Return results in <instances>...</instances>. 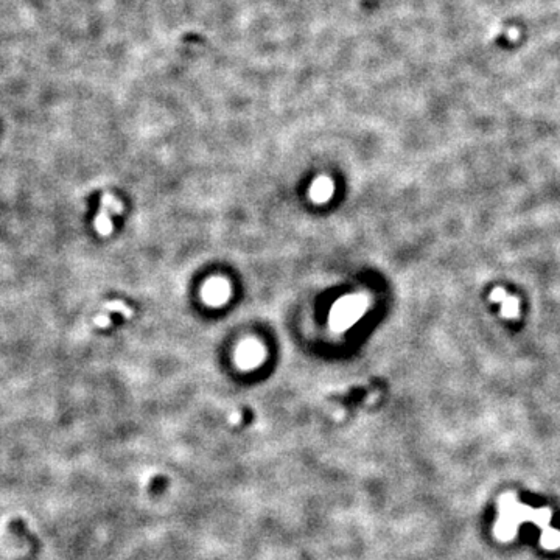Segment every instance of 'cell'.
<instances>
[{
  "mask_svg": "<svg viewBox=\"0 0 560 560\" xmlns=\"http://www.w3.org/2000/svg\"><path fill=\"white\" fill-rule=\"evenodd\" d=\"M101 206H104V207H106L110 213H117V215H120V213L123 212V206H122V202H120V201H117L114 196L109 195V193L103 195V198H101Z\"/></svg>",
  "mask_w": 560,
  "mask_h": 560,
  "instance_id": "ba28073f",
  "label": "cell"
},
{
  "mask_svg": "<svg viewBox=\"0 0 560 560\" xmlns=\"http://www.w3.org/2000/svg\"><path fill=\"white\" fill-rule=\"evenodd\" d=\"M94 325L95 327H100V328H106V327H109L110 325V318H109V314H98V316H95V319H94Z\"/></svg>",
  "mask_w": 560,
  "mask_h": 560,
  "instance_id": "9c48e42d",
  "label": "cell"
},
{
  "mask_svg": "<svg viewBox=\"0 0 560 560\" xmlns=\"http://www.w3.org/2000/svg\"><path fill=\"white\" fill-rule=\"evenodd\" d=\"M229 297V287L228 284L221 278L212 280L204 288V301L212 305H219L226 302Z\"/></svg>",
  "mask_w": 560,
  "mask_h": 560,
  "instance_id": "7a4b0ae2",
  "label": "cell"
},
{
  "mask_svg": "<svg viewBox=\"0 0 560 560\" xmlns=\"http://www.w3.org/2000/svg\"><path fill=\"white\" fill-rule=\"evenodd\" d=\"M103 310H104V311H107V313H120V314H123L126 319H131V318H133V310H131L126 304H123L122 301L106 302V304L103 305Z\"/></svg>",
  "mask_w": 560,
  "mask_h": 560,
  "instance_id": "8992f818",
  "label": "cell"
},
{
  "mask_svg": "<svg viewBox=\"0 0 560 560\" xmlns=\"http://www.w3.org/2000/svg\"><path fill=\"white\" fill-rule=\"evenodd\" d=\"M542 545L546 548V549H554L560 545V532L555 531V529H549V528H545L543 531V535H542Z\"/></svg>",
  "mask_w": 560,
  "mask_h": 560,
  "instance_id": "52a82bcc",
  "label": "cell"
},
{
  "mask_svg": "<svg viewBox=\"0 0 560 560\" xmlns=\"http://www.w3.org/2000/svg\"><path fill=\"white\" fill-rule=\"evenodd\" d=\"M364 305L361 304L360 297H346L340 305L334 307V313L331 318L333 324H338L336 328L343 330L347 325H352V322L363 314Z\"/></svg>",
  "mask_w": 560,
  "mask_h": 560,
  "instance_id": "6da1fadb",
  "label": "cell"
},
{
  "mask_svg": "<svg viewBox=\"0 0 560 560\" xmlns=\"http://www.w3.org/2000/svg\"><path fill=\"white\" fill-rule=\"evenodd\" d=\"M109 215H110V212L104 206H100V210H98V213L95 216V221H94L95 231L103 237H107L109 234H112V231H114V224H112Z\"/></svg>",
  "mask_w": 560,
  "mask_h": 560,
  "instance_id": "277c9868",
  "label": "cell"
},
{
  "mask_svg": "<svg viewBox=\"0 0 560 560\" xmlns=\"http://www.w3.org/2000/svg\"><path fill=\"white\" fill-rule=\"evenodd\" d=\"M331 190H333L331 184L327 179L321 178L314 182V185L311 189V196L316 202H321V201H325L331 195Z\"/></svg>",
  "mask_w": 560,
  "mask_h": 560,
  "instance_id": "5b68a950",
  "label": "cell"
},
{
  "mask_svg": "<svg viewBox=\"0 0 560 560\" xmlns=\"http://www.w3.org/2000/svg\"><path fill=\"white\" fill-rule=\"evenodd\" d=\"M237 360L238 364L243 367H254L263 360V350L255 343H246L240 347Z\"/></svg>",
  "mask_w": 560,
  "mask_h": 560,
  "instance_id": "3957f363",
  "label": "cell"
}]
</instances>
